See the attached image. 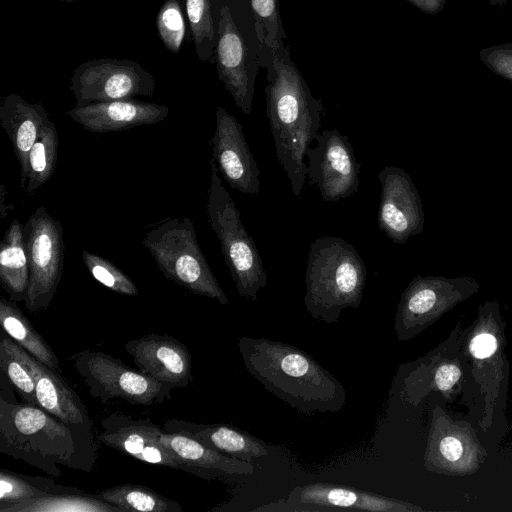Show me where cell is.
Here are the masks:
<instances>
[{
  "instance_id": "obj_31",
  "label": "cell",
  "mask_w": 512,
  "mask_h": 512,
  "mask_svg": "<svg viewBox=\"0 0 512 512\" xmlns=\"http://www.w3.org/2000/svg\"><path fill=\"white\" fill-rule=\"evenodd\" d=\"M73 487L61 486L51 479L29 477L0 469V512L18 502L48 493L63 492Z\"/></svg>"
},
{
  "instance_id": "obj_4",
  "label": "cell",
  "mask_w": 512,
  "mask_h": 512,
  "mask_svg": "<svg viewBox=\"0 0 512 512\" xmlns=\"http://www.w3.org/2000/svg\"><path fill=\"white\" fill-rule=\"evenodd\" d=\"M367 269L354 246L343 238L324 236L310 245L304 303L314 320L336 323L342 311L362 301Z\"/></svg>"
},
{
  "instance_id": "obj_21",
  "label": "cell",
  "mask_w": 512,
  "mask_h": 512,
  "mask_svg": "<svg viewBox=\"0 0 512 512\" xmlns=\"http://www.w3.org/2000/svg\"><path fill=\"white\" fill-rule=\"evenodd\" d=\"M11 346L35 378L37 406L71 428L92 436V422L85 405L60 373L38 361L12 339Z\"/></svg>"
},
{
  "instance_id": "obj_8",
  "label": "cell",
  "mask_w": 512,
  "mask_h": 512,
  "mask_svg": "<svg viewBox=\"0 0 512 512\" xmlns=\"http://www.w3.org/2000/svg\"><path fill=\"white\" fill-rule=\"evenodd\" d=\"M480 289L472 275L415 276L402 292L394 318L395 334L408 341Z\"/></svg>"
},
{
  "instance_id": "obj_35",
  "label": "cell",
  "mask_w": 512,
  "mask_h": 512,
  "mask_svg": "<svg viewBox=\"0 0 512 512\" xmlns=\"http://www.w3.org/2000/svg\"><path fill=\"white\" fill-rule=\"evenodd\" d=\"M156 27L160 40L165 48L179 53L186 35V22L179 0H165L160 6Z\"/></svg>"
},
{
  "instance_id": "obj_39",
  "label": "cell",
  "mask_w": 512,
  "mask_h": 512,
  "mask_svg": "<svg viewBox=\"0 0 512 512\" xmlns=\"http://www.w3.org/2000/svg\"><path fill=\"white\" fill-rule=\"evenodd\" d=\"M14 206L12 203L8 201V191L6 187L1 184L0 185V220L3 221L4 218L13 210Z\"/></svg>"
},
{
  "instance_id": "obj_32",
  "label": "cell",
  "mask_w": 512,
  "mask_h": 512,
  "mask_svg": "<svg viewBox=\"0 0 512 512\" xmlns=\"http://www.w3.org/2000/svg\"><path fill=\"white\" fill-rule=\"evenodd\" d=\"M195 51L202 62H210L217 44L211 0H184Z\"/></svg>"
},
{
  "instance_id": "obj_26",
  "label": "cell",
  "mask_w": 512,
  "mask_h": 512,
  "mask_svg": "<svg viewBox=\"0 0 512 512\" xmlns=\"http://www.w3.org/2000/svg\"><path fill=\"white\" fill-rule=\"evenodd\" d=\"M24 225L15 218L0 243V284L11 301H24L29 266L23 238Z\"/></svg>"
},
{
  "instance_id": "obj_16",
  "label": "cell",
  "mask_w": 512,
  "mask_h": 512,
  "mask_svg": "<svg viewBox=\"0 0 512 512\" xmlns=\"http://www.w3.org/2000/svg\"><path fill=\"white\" fill-rule=\"evenodd\" d=\"M308 148L306 181L316 187L325 202H337L356 193L360 163L347 136L337 129L323 130Z\"/></svg>"
},
{
  "instance_id": "obj_5",
  "label": "cell",
  "mask_w": 512,
  "mask_h": 512,
  "mask_svg": "<svg viewBox=\"0 0 512 512\" xmlns=\"http://www.w3.org/2000/svg\"><path fill=\"white\" fill-rule=\"evenodd\" d=\"M505 330L500 305L488 300L479 306L473 323L462 331V353L483 400L479 420L483 431L491 428L495 412L507 396L509 361Z\"/></svg>"
},
{
  "instance_id": "obj_7",
  "label": "cell",
  "mask_w": 512,
  "mask_h": 512,
  "mask_svg": "<svg viewBox=\"0 0 512 512\" xmlns=\"http://www.w3.org/2000/svg\"><path fill=\"white\" fill-rule=\"evenodd\" d=\"M142 243L167 279L194 294L228 304L200 249L191 219H167L148 231Z\"/></svg>"
},
{
  "instance_id": "obj_13",
  "label": "cell",
  "mask_w": 512,
  "mask_h": 512,
  "mask_svg": "<svg viewBox=\"0 0 512 512\" xmlns=\"http://www.w3.org/2000/svg\"><path fill=\"white\" fill-rule=\"evenodd\" d=\"M487 456L472 424L453 419L439 405L433 407L424 452L427 471L468 476L482 467Z\"/></svg>"
},
{
  "instance_id": "obj_24",
  "label": "cell",
  "mask_w": 512,
  "mask_h": 512,
  "mask_svg": "<svg viewBox=\"0 0 512 512\" xmlns=\"http://www.w3.org/2000/svg\"><path fill=\"white\" fill-rule=\"evenodd\" d=\"M163 428L193 437L215 451L247 462L268 455L267 446L261 440L230 425L168 419Z\"/></svg>"
},
{
  "instance_id": "obj_25",
  "label": "cell",
  "mask_w": 512,
  "mask_h": 512,
  "mask_svg": "<svg viewBox=\"0 0 512 512\" xmlns=\"http://www.w3.org/2000/svg\"><path fill=\"white\" fill-rule=\"evenodd\" d=\"M162 440L181 462L204 472L210 480L254 473L252 462L222 454L193 437L164 430Z\"/></svg>"
},
{
  "instance_id": "obj_19",
  "label": "cell",
  "mask_w": 512,
  "mask_h": 512,
  "mask_svg": "<svg viewBox=\"0 0 512 512\" xmlns=\"http://www.w3.org/2000/svg\"><path fill=\"white\" fill-rule=\"evenodd\" d=\"M215 116L216 127L210 144L218 171L231 188L243 194H259L260 170L242 125L223 107L216 109Z\"/></svg>"
},
{
  "instance_id": "obj_2",
  "label": "cell",
  "mask_w": 512,
  "mask_h": 512,
  "mask_svg": "<svg viewBox=\"0 0 512 512\" xmlns=\"http://www.w3.org/2000/svg\"><path fill=\"white\" fill-rule=\"evenodd\" d=\"M265 87L266 114L274 139L276 158L286 172L292 192L301 198L307 178L306 151L318 135L325 115L284 45L271 54Z\"/></svg>"
},
{
  "instance_id": "obj_29",
  "label": "cell",
  "mask_w": 512,
  "mask_h": 512,
  "mask_svg": "<svg viewBox=\"0 0 512 512\" xmlns=\"http://www.w3.org/2000/svg\"><path fill=\"white\" fill-rule=\"evenodd\" d=\"M100 499L119 507L123 512H182V507L149 487L123 484L96 494Z\"/></svg>"
},
{
  "instance_id": "obj_27",
  "label": "cell",
  "mask_w": 512,
  "mask_h": 512,
  "mask_svg": "<svg viewBox=\"0 0 512 512\" xmlns=\"http://www.w3.org/2000/svg\"><path fill=\"white\" fill-rule=\"evenodd\" d=\"M0 323L5 332L15 343L26 350L38 361L60 373L59 359L36 331L16 302L0 297Z\"/></svg>"
},
{
  "instance_id": "obj_36",
  "label": "cell",
  "mask_w": 512,
  "mask_h": 512,
  "mask_svg": "<svg viewBox=\"0 0 512 512\" xmlns=\"http://www.w3.org/2000/svg\"><path fill=\"white\" fill-rule=\"evenodd\" d=\"M82 260L92 276L108 289L126 296H137L135 283L108 259L84 250Z\"/></svg>"
},
{
  "instance_id": "obj_9",
  "label": "cell",
  "mask_w": 512,
  "mask_h": 512,
  "mask_svg": "<svg viewBox=\"0 0 512 512\" xmlns=\"http://www.w3.org/2000/svg\"><path fill=\"white\" fill-rule=\"evenodd\" d=\"M462 331L459 322L434 349L400 366L402 401L417 407L433 392L441 393L446 401H454L463 392L469 368L462 353Z\"/></svg>"
},
{
  "instance_id": "obj_6",
  "label": "cell",
  "mask_w": 512,
  "mask_h": 512,
  "mask_svg": "<svg viewBox=\"0 0 512 512\" xmlns=\"http://www.w3.org/2000/svg\"><path fill=\"white\" fill-rule=\"evenodd\" d=\"M207 198V215L211 229L220 241L221 252L238 294L256 301L258 292L267 285V273L254 240L248 235L240 212L222 184L213 158Z\"/></svg>"
},
{
  "instance_id": "obj_20",
  "label": "cell",
  "mask_w": 512,
  "mask_h": 512,
  "mask_svg": "<svg viewBox=\"0 0 512 512\" xmlns=\"http://www.w3.org/2000/svg\"><path fill=\"white\" fill-rule=\"evenodd\" d=\"M140 372L173 388L192 380V358L185 344L169 335L150 333L124 344Z\"/></svg>"
},
{
  "instance_id": "obj_3",
  "label": "cell",
  "mask_w": 512,
  "mask_h": 512,
  "mask_svg": "<svg viewBox=\"0 0 512 512\" xmlns=\"http://www.w3.org/2000/svg\"><path fill=\"white\" fill-rule=\"evenodd\" d=\"M0 452L49 475L61 476L60 466L91 471L93 437L58 420L37 405L0 396Z\"/></svg>"
},
{
  "instance_id": "obj_23",
  "label": "cell",
  "mask_w": 512,
  "mask_h": 512,
  "mask_svg": "<svg viewBox=\"0 0 512 512\" xmlns=\"http://www.w3.org/2000/svg\"><path fill=\"white\" fill-rule=\"evenodd\" d=\"M46 109L39 103H29L11 93L0 102V124L9 137L21 169L20 185L25 189L28 180L29 154L42 127L49 120Z\"/></svg>"
},
{
  "instance_id": "obj_33",
  "label": "cell",
  "mask_w": 512,
  "mask_h": 512,
  "mask_svg": "<svg viewBox=\"0 0 512 512\" xmlns=\"http://www.w3.org/2000/svg\"><path fill=\"white\" fill-rule=\"evenodd\" d=\"M0 371L23 402L37 405L35 378L13 350L11 338L5 332L0 337Z\"/></svg>"
},
{
  "instance_id": "obj_18",
  "label": "cell",
  "mask_w": 512,
  "mask_h": 512,
  "mask_svg": "<svg viewBox=\"0 0 512 512\" xmlns=\"http://www.w3.org/2000/svg\"><path fill=\"white\" fill-rule=\"evenodd\" d=\"M378 179L381 185L378 227L394 243L405 244L424 229L419 192L408 173L399 167H384Z\"/></svg>"
},
{
  "instance_id": "obj_34",
  "label": "cell",
  "mask_w": 512,
  "mask_h": 512,
  "mask_svg": "<svg viewBox=\"0 0 512 512\" xmlns=\"http://www.w3.org/2000/svg\"><path fill=\"white\" fill-rule=\"evenodd\" d=\"M255 19L261 47L271 54L284 45L287 38L279 14V0H248Z\"/></svg>"
},
{
  "instance_id": "obj_28",
  "label": "cell",
  "mask_w": 512,
  "mask_h": 512,
  "mask_svg": "<svg viewBox=\"0 0 512 512\" xmlns=\"http://www.w3.org/2000/svg\"><path fill=\"white\" fill-rule=\"evenodd\" d=\"M3 512H123L96 495L73 487L63 492L48 493L13 504Z\"/></svg>"
},
{
  "instance_id": "obj_30",
  "label": "cell",
  "mask_w": 512,
  "mask_h": 512,
  "mask_svg": "<svg viewBox=\"0 0 512 512\" xmlns=\"http://www.w3.org/2000/svg\"><path fill=\"white\" fill-rule=\"evenodd\" d=\"M59 138L56 125L50 119L42 127L29 154L28 180L25 196H32L53 175L58 158Z\"/></svg>"
},
{
  "instance_id": "obj_11",
  "label": "cell",
  "mask_w": 512,
  "mask_h": 512,
  "mask_svg": "<svg viewBox=\"0 0 512 512\" xmlns=\"http://www.w3.org/2000/svg\"><path fill=\"white\" fill-rule=\"evenodd\" d=\"M71 359L90 395L101 402L118 398L131 404L152 405L171 398L170 386L128 367L107 353L86 349Z\"/></svg>"
},
{
  "instance_id": "obj_37",
  "label": "cell",
  "mask_w": 512,
  "mask_h": 512,
  "mask_svg": "<svg viewBox=\"0 0 512 512\" xmlns=\"http://www.w3.org/2000/svg\"><path fill=\"white\" fill-rule=\"evenodd\" d=\"M479 56L489 70L512 81V43L484 48L480 51Z\"/></svg>"
},
{
  "instance_id": "obj_1",
  "label": "cell",
  "mask_w": 512,
  "mask_h": 512,
  "mask_svg": "<svg viewBox=\"0 0 512 512\" xmlns=\"http://www.w3.org/2000/svg\"><path fill=\"white\" fill-rule=\"evenodd\" d=\"M237 347L248 372L302 414L334 413L346 404L342 383L304 350L249 336L240 337Z\"/></svg>"
},
{
  "instance_id": "obj_12",
  "label": "cell",
  "mask_w": 512,
  "mask_h": 512,
  "mask_svg": "<svg viewBox=\"0 0 512 512\" xmlns=\"http://www.w3.org/2000/svg\"><path fill=\"white\" fill-rule=\"evenodd\" d=\"M262 51L256 31H243L230 6L222 5L218 15L215 48L218 77L245 115L252 111L255 79Z\"/></svg>"
},
{
  "instance_id": "obj_40",
  "label": "cell",
  "mask_w": 512,
  "mask_h": 512,
  "mask_svg": "<svg viewBox=\"0 0 512 512\" xmlns=\"http://www.w3.org/2000/svg\"><path fill=\"white\" fill-rule=\"evenodd\" d=\"M62 2H76V1H83V0H58Z\"/></svg>"
},
{
  "instance_id": "obj_15",
  "label": "cell",
  "mask_w": 512,
  "mask_h": 512,
  "mask_svg": "<svg viewBox=\"0 0 512 512\" xmlns=\"http://www.w3.org/2000/svg\"><path fill=\"white\" fill-rule=\"evenodd\" d=\"M353 509L372 512H423L413 503L352 487L329 483H310L293 488L288 495L253 511L321 512Z\"/></svg>"
},
{
  "instance_id": "obj_10",
  "label": "cell",
  "mask_w": 512,
  "mask_h": 512,
  "mask_svg": "<svg viewBox=\"0 0 512 512\" xmlns=\"http://www.w3.org/2000/svg\"><path fill=\"white\" fill-rule=\"evenodd\" d=\"M23 238L29 266L24 303L29 312L38 313L49 307L62 277L63 228L59 220L40 206L24 224Z\"/></svg>"
},
{
  "instance_id": "obj_22",
  "label": "cell",
  "mask_w": 512,
  "mask_h": 512,
  "mask_svg": "<svg viewBox=\"0 0 512 512\" xmlns=\"http://www.w3.org/2000/svg\"><path fill=\"white\" fill-rule=\"evenodd\" d=\"M66 114L85 130L104 133L165 120L169 108L135 98L76 105Z\"/></svg>"
},
{
  "instance_id": "obj_38",
  "label": "cell",
  "mask_w": 512,
  "mask_h": 512,
  "mask_svg": "<svg viewBox=\"0 0 512 512\" xmlns=\"http://www.w3.org/2000/svg\"><path fill=\"white\" fill-rule=\"evenodd\" d=\"M418 9L429 14H435L439 12L446 0H408Z\"/></svg>"
},
{
  "instance_id": "obj_14",
  "label": "cell",
  "mask_w": 512,
  "mask_h": 512,
  "mask_svg": "<svg viewBox=\"0 0 512 512\" xmlns=\"http://www.w3.org/2000/svg\"><path fill=\"white\" fill-rule=\"evenodd\" d=\"M76 105L150 97L155 90L151 72L128 59L100 58L81 63L70 79Z\"/></svg>"
},
{
  "instance_id": "obj_17",
  "label": "cell",
  "mask_w": 512,
  "mask_h": 512,
  "mask_svg": "<svg viewBox=\"0 0 512 512\" xmlns=\"http://www.w3.org/2000/svg\"><path fill=\"white\" fill-rule=\"evenodd\" d=\"M101 427L98 440L110 448L151 465L182 470L210 480L204 472L181 462L163 442L164 428L149 420L113 413L101 420Z\"/></svg>"
}]
</instances>
